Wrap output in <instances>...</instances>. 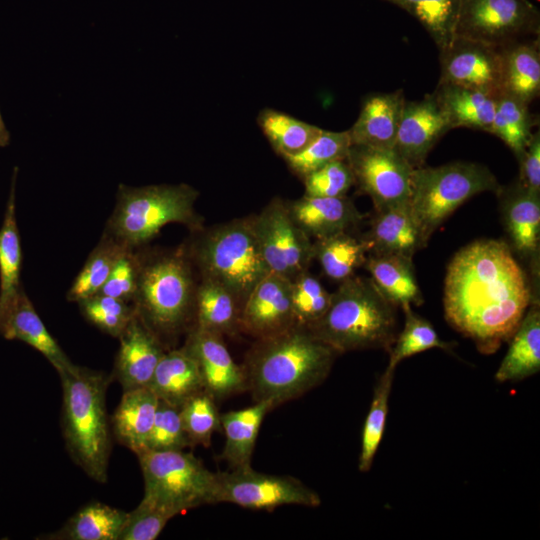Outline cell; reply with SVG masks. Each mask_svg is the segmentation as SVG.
<instances>
[{
  "instance_id": "obj_1",
  "label": "cell",
  "mask_w": 540,
  "mask_h": 540,
  "mask_svg": "<svg viewBox=\"0 0 540 540\" xmlns=\"http://www.w3.org/2000/svg\"><path fill=\"white\" fill-rule=\"evenodd\" d=\"M533 302H539V295L506 241H475L448 265L446 320L481 353L492 354L508 342Z\"/></svg>"
},
{
  "instance_id": "obj_2",
  "label": "cell",
  "mask_w": 540,
  "mask_h": 540,
  "mask_svg": "<svg viewBox=\"0 0 540 540\" xmlns=\"http://www.w3.org/2000/svg\"><path fill=\"white\" fill-rule=\"evenodd\" d=\"M338 353L308 328L294 325L257 339L242 366L247 390L255 402L273 408L298 398L328 376Z\"/></svg>"
},
{
  "instance_id": "obj_3",
  "label": "cell",
  "mask_w": 540,
  "mask_h": 540,
  "mask_svg": "<svg viewBox=\"0 0 540 540\" xmlns=\"http://www.w3.org/2000/svg\"><path fill=\"white\" fill-rule=\"evenodd\" d=\"M138 284L133 304L136 314L164 344L195 324L197 285L193 263L184 246L174 250L136 248Z\"/></svg>"
},
{
  "instance_id": "obj_4",
  "label": "cell",
  "mask_w": 540,
  "mask_h": 540,
  "mask_svg": "<svg viewBox=\"0 0 540 540\" xmlns=\"http://www.w3.org/2000/svg\"><path fill=\"white\" fill-rule=\"evenodd\" d=\"M59 377L62 430L69 455L92 480L105 483L112 448L105 401L109 377L77 365Z\"/></svg>"
},
{
  "instance_id": "obj_5",
  "label": "cell",
  "mask_w": 540,
  "mask_h": 540,
  "mask_svg": "<svg viewBox=\"0 0 540 540\" xmlns=\"http://www.w3.org/2000/svg\"><path fill=\"white\" fill-rule=\"evenodd\" d=\"M397 308L370 277L353 275L340 282L325 314L308 329L338 354L365 349L388 352L398 333Z\"/></svg>"
},
{
  "instance_id": "obj_6",
  "label": "cell",
  "mask_w": 540,
  "mask_h": 540,
  "mask_svg": "<svg viewBox=\"0 0 540 540\" xmlns=\"http://www.w3.org/2000/svg\"><path fill=\"white\" fill-rule=\"evenodd\" d=\"M198 191L187 184L130 187L120 184L116 203L103 232L121 245H147L167 224L179 223L195 232L202 218L195 211Z\"/></svg>"
},
{
  "instance_id": "obj_7",
  "label": "cell",
  "mask_w": 540,
  "mask_h": 540,
  "mask_svg": "<svg viewBox=\"0 0 540 540\" xmlns=\"http://www.w3.org/2000/svg\"><path fill=\"white\" fill-rule=\"evenodd\" d=\"M184 245L202 278L226 287L241 309L254 287L270 273L261 253L251 217L199 229Z\"/></svg>"
},
{
  "instance_id": "obj_8",
  "label": "cell",
  "mask_w": 540,
  "mask_h": 540,
  "mask_svg": "<svg viewBox=\"0 0 540 540\" xmlns=\"http://www.w3.org/2000/svg\"><path fill=\"white\" fill-rule=\"evenodd\" d=\"M501 186L485 165L457 161L418 167L411 175L410 209L425 247L433 233L464 202Z\"/></svg>"
},
{
  "instance_id": "obj_9",
  "label": "cell",
  "mask_w": 540,
  "mask_h": 540,
  "mask_svg": "<svg viewBox=\"0 0 540 540\" xmlns=\"http://www.w3.org/2000/svg\"><path fill=\"white\" fill-rule=\"evenodd\" d=\"M144 479L143 498L175 516L215 504L216 473L184 450H144L136 455Z\"/></svg>"
},
{
  "instance_id": "obj_10",
  "label": "cell",
  "mask_w": 540,
  "mask_h": 540,
  "mask_svg": "<svg viewBox=\"0 0 540 540\" xmlns=\"http://www.w3.org/2000/svg\"><path fill=\"white\" fill-rule=\"evenodd\" d=\"M221 502L273 510L283 505L318 507L321 498L295 477L258 472L250 465L216 473L215 504Z\"/></svg>"
},
{
  "instance_id": "obj_11",
  "label": "cell",
  "mask_w": 540,
  "mask_h": 540,
  "mask_svg": "<svg viewBox=\"0 0 540 540\" xmlns=\"http://www.w3.org/2000/svg\"><path fill=\"white\" fill-rule=\"evenodd\" d=\"M251 221L270 272L293 281L308 271L314 260L313 242L293 221L285 201L274 198Z\"/></svg>"
},
{
  "instance_id": "obj_12",
  "label": "cell",
  "mask_w": 540,
  "mask_h": 540,
  "mask_svg": "<svg viewBox=\"0 0 540 540\" xmlns=\"http://www.w3.org/2000/svg\"><path fill=\"white\" fill-rule=\"evenodd\" d=\"M537 16L528 0H461L455 36L503 49L536 32Z\"/></svg>"
},
{
  "instance_id": "obj_13",
  "label": "cell",
  "mask_w": 540,
  "mask_h": 540,
  "mask_svg": "<svg viewBox=\"0 0 540 540\" xmlns=\"http://www.w3.org/2000/svg\"><path fill=\"white\" fill-rule=\"evenodd\" d=\"M346 160L375 211L409 203L413 167L395 150L351 145Z\"/></svg>"
},
{
  "instance_id": "obj_14",
  "label": "cell",
  "mask_w": 540,
  "mask_h": 540,
  "mask_svg": "<svg viewBox=\"0 0 540 540\" xmlns=\"http://www.w3.org/2000/svg\"><path fill=\"white\" fill-rule=\"evenodd\" d=\"M439 82L482 90L494 95L503 91L502 49L481 41L454 36L440 50Z\"/></svg>"
},
{
  "instance_id": "obj_15",
  "label": "cell",
  "mask_w": 540,
  "mask_h": 540,
  "mask_svg": "<svg viewBox=\"0 0 540 540\" xmlns=\"http://www.w3.org/2000/svg\"><path fill=\"white\" fill-rule=\"evenodd\" d=\"M508 246L529 267V279L539 295L540 194L518 181L498 191Z\"/></svg>"
},
{
  "instance_id": "obj_16",
  "label": "cell",
  "mask_w": 540,
  "mask_h": 540,
  "mask_svg": "<svg viewBox=\"0 0 540 540\" xmlns=\"http://www.w3.org/2000/svg\"><path fill=\"white\" fill-rule=\"evenodd\" d=\"M292 281L270 272L251 291L240 313L239 328L257 339L294 326Z\"/></svg>"
},
{
  "instance_id": "obj_17",
  "label": "cell",
  "mask_w": 540,
  "mask_h": 540,
  "mask_svg": "<svg viewBox=\"0 0 540 540\" xmlns=\"http://www.w3.org/2000/svg\"><path fill=\"white\" fill-rule=\"evenodd\" d=\"M451 124L435 93L405 101L394 149L411 165L424 166L427 155Z\"/></svg>"
},
{
  "instance_id": "obj_18",
  "label": "cell",
  "mask_w": 540,
  "mask_h": 540,
  "mask_svg": "<svg viewBox=\"0 0 540 540\" xmlns=\"http://www.w3.org/2000/svg\"><path fill=\"white\" fill-rule=\"evenodd\" d=\"M183 347L198 366L204 390L215 400L247 390L243 368L234 362L221 335L193 326Z\"/></svg>"
},
{
  "instance_id": "obj_19",
  "label": "cell",
  "mask_w": 540,
  "mask_h": 540,
  "mask_svg": "<svg viewBox=\"0 0 540 540\" xmlns=\"http://www.w3.org/2000/svg\"><path fill=\"white\" fill-rule=\"evenodd\" d=\"M118 339L112 377L123 391L148 387L166 347L137 314Z\"/></svg>"
},
{
  "instance_id": "obj_20",
  "label": "cell",
  "mask_w": 540,
  "mask_h": 540,
  "mask_svg": "<svg viewBox=\"0 0 540 540\" xmlns=\"http://www.w3.org/2000/svg\"><path fill=\"white\" fill-rule=\"evenodd\" d=\"M289 214L310 238L321 239L356 227L363 214L348 197H303L286 202Z\"/></svg>"
},
{
  "instance_id": "obj_21",
  "label": "cell",
  "mask_w": 540,
  "mask_h": 540,
  "mask_svg": "<svg viewBox=\"0 0 540 540\" xmlns=\"http://www.w3.org/2000/svg\"><path fill=\"white\" fill-rule=\"evenodd\" d=\"M0 335L33 347L50 362L58 374L75 366L47 330L24 289L0 319Z\"/></svg>"
},
{
  "instance_id": "obj_22",
  "label": "cell",
  "mask_w": 540,
  "mask_h": 540,
  "mask_svg": "<svg viewBox=\"0 0 540 540\" xmlns=\"http://www.w3.org/2000/svg\"><path fill=\"white\" fill-rule=\"evenodd\" d=\"M405 97L402 90L367 97L348 130L353 145L394 149Z\"/></svg>"
},
{
  "instance_id": "obj_23",
  "label": "cell",
  "mask_w": 540,
  "mask_h": 540,
  "mask_svg": "<svg viewBox=\"0 0 540 540\" xmlns=\"http://www.w3.org/2000/svg\"><path fill=\"white\" fill-rule=\"evenodd\" d=\"M369 253H391L413 258L423 244L410 204L375 211L368 232L362 237Z\"/></svg>"
},
{
  "instance_id": "obj_24",
  "label": "cell",
  "mask_w": 540,
  "mask_h": 540,
  "mask_svg": "<svg viewBox=\"0 0 540 540\" xmlns=\"http://www.w3.org/2000/svg\"><path fill=\"white\" fill-rule=\"evenodd\" d=\"M158 401L148 387L123 391L110 418L112 435L136 455L146 450Z\"/></svg>"
},
{
  "instance_id": "obj_25",
  "label": "cell",
  "mask_w": 540,
  "mask_h": 540,
  "mask_svg": "<svg viewBox=\"0 0 540 540\" xmlns=\"http://www.w3.org/2000/svg\"><path fill=\"white\" fill-rule=\"evenodd\" d=\"M148 388L159 400L178 407L204 390L198 366L184 347L165 351Z\"/></svg>"
},
{
  "instance_id": "obj_26",
  "label": "cell",
  "mask_w": 540,
  "mask_h": 540,
  "mask_svg": "<svg viewBox=\"0 0 540 540\" xmlns=\"http://www.w3.org/2000/svg\"><path fill=\"white\" fill-rule=\"evenodd\" d=\"M365 268L380 292L396 307L424 302L411 257L391 253H370Z\"/></svg>"
},
{
  "instance_id": "obj_27",
  "label": "cell",
  "mask_w": 540,
  "mask_h": 540,
  "mask_svg": "<svg viewBox=\"0 0 540 540\" xmlns=\"http://www.w3.org/2000/svg\"><path fill=\"white\" fill-rule=\"evenodd\" d=\"M14 167L2 225L0 227V319L15 303L22 291V248L16 219V179Z\"/></svg>"
},
{
  "instance_id": "obj_28",
  "label": "cell",
  "mask_w": 540,
  "mask_h": 540,
  "mask_svg": "<svg viewBox=\"0 0 540 540\" xmlns=\"http://www.w3.org/2000/svg\"><path fill=\"white\" fill-rule=\"evenodd\" d=\"M496 374L498 382L520 381L540 370V307L533 302L512 335Z\"/></svg>"
},
{
  "instance_id": "obj_29",
  "label": "cell",
  "mask_w": 540,
  "mask_h": 540,
  "mask_svg": "<svg viewBox=\"0 0 540 540\" xmlns=\"http://www.w3.org/2000/svg\"><path fill=\"white\" fill-rule=\"evenodd\" d=\"M434 93L452 129L466 127L491 133L497 95L442 82Z\"/></svg>"
},
{
  "instance_id": "obj_30",
  "label": "cell",
  "mask_w": 540,
  "mask_h": 540,
  "mask_svg": "<svg viewBox=\"0 0 540 540\" xmlns=\"http://www.w3.org/2000/svg\"><path fill=\"white\" fill-rule=\"evenodd\" d=\"M272 408L271 403L258 401L249 407L220 414L226 438L221 458L232 469L250 466L262 421Z\"/></svg>"
},
{
  "instance_id": "obj_31",
  "label": "cell",
  "mask_w": 540,
  "mask_h": 540,
  "mask_svg": "<svg viewBox=\"0 0 540 540\" xmlns=\"http://www.w3.org/2000/svg\"><path fill=\"white\" fill-rule=\"evenodd\" d=\"M127 512L102 502L82 506L58 530L43 535L45 540H118Z\"/></svg>"
},
{
  "instance_id": "obj_32",
  "label": "cell",
  "mask_w": 540,
  "mask_h": 540,
  "mask_svg": "<svg viewBox=\"0 0 540 540\" xmlns=\"http://www.w3.org/2000/svg\"><path fill=\"white\" fill-rule=\"evenodd\" d=\"M241 307L232 293L220 283L202 278L195 296V324L218 335L231 334L239 328Z\"/></svg>"
},
{
  "instance_id": "obj_33",
  "label": "cell",
  "mask_w": 540,
  "mask_h": 540,
  "mask_svg": "<svg viewBox=\"0 0 540 540\" xmlns=\"http://www.w3.org/2000/svg\"><path fill=\"white\" fill-rule=\"evenodd\" d=\"M503 91L529 105L540 92L539 42L513 43L502 49Z\"/></svg>"
},
{
  "instance_id": "obj_34",
  "label": "cell",
  "mask_w": 540,
  "mask_h": 540,
  "mask_svg": "<svg viewBox=\"0 0 540 540\" xmlns=\"http://www.w3.org/2000/svg\"><path fill=\"white\" fill-rule=\"evenodd\" d=\"M369 253L367 242L349 232L338 233L313 242V258L330 279L342 282L355 275Z\"/></svg>"
},
{
  "instance_id": "obj_35",
  "label": "cell",
  "mask_w": 540,
  "mask_h": 540,
  "mask_svg": "<svg viewBox=\"0 0 540 540\" xmlns=\"http://www.w3.org/2000/svg\"><path fill=\"white\" fill-rule=\"evenodd\" d=\"M258 124L273 149L282 157L294 155L313 142L323 129L272 109H264Z\"/></svg>"
},
{
  "instance_id": "obj_36",
  "label": "cell",
  "mask_w": 540,
  "mask_h": 540,
  "mask_svg": "<svg viewBox=\"0 0 540 540\" xmlns=\"http://www.w3.org/2000/svg\"><path fill=\"white\" fill-rule=\"evenodd\" d=\"M124 247L103 232L99 242L72 282L66 295L67 300L77 303L98 293Z\"/></svg>"
},
{
  "instance_id": "obj_37",
  "label": "cell",
  "mask_w": 540,
  "mask_h": 540,
  "mask_svg": "<svg viewBox=\"0 0 540 540\" xmlns=\"http://www.w3.org/2000/svg\"><path fill=\"white\" fill-rule=\"evenodd\" d=\"M532 126L528 104L505 91L497 95L491 133L499 137L517 159L523 154L529 142Z\"/></svg>"
},
{
  "instance_id": "obj_38",
  "label": "cell",
  "mask_w": 540,
  "mask_h": 540,
  "mask_svg": "<svg viewBox=\"0 0 540 540\" xmlns=\"http://www.w3.org/2000/svg\"><path fill=\"white\" fill-rule=\"evenodd\" d=\"M405 315L404 327L389 349V361L387 367L395 370L397 365L412 355L424 352L432 348H440L450 351L454 343L443 341L439 338L433 325L419 316L407 304L401 307Z\"/></svg>"
},
{
  "instance_id": "obj_39",
  "label": "cell",
  "mask_w": 540,
  "mask_h": 540,
  "mask_svg": "<svg viewBox=\"0 0 540 540\" xmlns=\"http://www.w3.org/2000/svg\"><path fill=\"white\" fill-rule=\"evenodd\" d=\"M394 372L395 370L386 367L375 386L372 402L362 430L361 450L358 460V469L360 472H368L371 469L382 440L388 415Z\"/></svg>"
},
{
  "instance_id": "obj_40",
  "label": "cell",
  "mask_w": 540,
  "mask_h": 540,
  "mask_svg": "<svg viewBox=\"0 0 540 540\" xmlns=\"http://www.w3.org/2000/svg\"><path fill=\"white\" fill-rule=\"evenodd\" d=\"M461 0H395L393 3L416 17L439 50L455 36Z\"/></svg>"
},
{
  "instance_id": "obj_41",
  "label": "cell",
  "mask_w": 540,
  "mask_h": 540,
  "mask_svg": "<svg viewBox=\"0 0 540 540\" xmlns=\"http://www.w3.org/2000/svg\"><path fill=\"white\" fill-rule=\"evenodd\" d=\"M351 145L348 131L322 130L320 135L302 151L283 158L289 168L303 179L330 162L346 159Z\"/></svg>"
},
{
  "instance_id": "obj_42",
  "label": "cell",
  "mask_w": 540,
  "mask_h": 540,
  "mask_svg": "<svg viewBox=\"0 0 540 540\" xmlns=\"http://www.w3.org/2000/svg\"><path fill=\"white\" fill-rule=\"evenodd\" d=\"M77 304L89 323L114 338H119L136 314L133 302L100 293L84 298Z\"/></svg>"
},
{
  "instance_id": "obj_43",
  "label": "cell",
  "mask_w": 540,
  "mask_h": 540,
  "mask_svg": "<svg viewBox=\"0 0 540 540\" xmlns=\"http://www.w3.org/2000/svg\"><path fill=\"white\" fill-rule=\"evenodd\" d=\"M179 410L184 431L192 447H209L213 433L221 429L215 399L203 390L185 401Z\"/></svg>"
},
{
  "instance_id": "obj_44",
  "label": "cell",
  "mask_w": 540,
  "mask_h": 540,
  "mask_svg": "<svg viewBox=\"0 0 540 540\" xmlns=\"http://www.w3.org/2000/svg\"><path fill=\"white\" fill-rule=\"evenodd\" d=\"M331 300L321 282L309 271L292 281V307L296 325L310 328L327 311Z\"/></svg>"
},
{
  "instance_id": "obj_45",
  "label": "cell",
  "mask_w": 540,
  "mask_h": 540,
  "mask_svg": "<svg viewBox=\"0 0 540 540\" xmlns=\"http://www.w3.org/2000/svg\"><path fill=\"white\" fill-rule=\"evenodd\" d=\"M192 447L182 425L178 406L158 401L146 450H184Z\"/></svg>"
},
{
  "instance_id": "obj_46",
  "label": "cell",
  "mask_w": 540,
  "mask_h": 540,
  "mask_svg": "<svg viewBox=\"0 0 540 540\" xmlns=\"http://www.w3.org/2000/svg\"><path fill=\"white\" fill-rule=\"evenodd\" d=\"M305 195L312 197H341L355 184L346 159L335 160L303 178Z\"/></svg>"
},
{
  "instance_id": "obj_47",
  "label": "cell",
  "mask_w": 540,
  "mask_h": 540,
  "mask_svg": "<svg viewBox=\"0 0 540 540\" xmlns=\"http://www.w3.org/2000/svg\"><path fill=\"white\" fill-rule=\"evenodd\" d=\"M175 515L142 498L127 517L118 540H154Z\"/></svg>"
},
{
  "instance_id": "obj_48",
  "label": "cell",
  "mask_w": 540,
  "mask_h": 540,
  "mask_svg": "<svg viewBox=\"0 0 540 540\" xmlns=\"http://www.w3.org/2000/svg\"><path fill=\"white\" fill-rule=\"evenodd\" d=\"M138 275L137 250L124 247L98 293L133 302L137 290Z\"/></svg>"
},
{
  "instance_id": "obj_49",
  "label": "cell",
  "mask_w": 540,
  "mask_h": 540,
  "mask_svg": "<svg viewBox=\"0 0 540 540\" xmlns=\"http://www.w3.org/2000/svg\"><path fill=\"white\" fill-rule=\"evenodd\" d=\"M520 175L518 182L529 191L540 194V133H532L529 142L518 159Z\"/></svg>"
},
{
  "instance_id": "obj_50",
  "label": "cell",
  "mask_w": 540,
  "mask_h": 540,
  "mask_svg": "<svg viewBox=\"0 0 540 540\" xmlns=\"http://www.w3.org/2000/svg\"><path fill=\"white\" fill-rule=\"evenodd\" d=\"M10 142V133L6 128L5 122L0 112V147H6Z\"/></svg>"
},
{
  "instance_id": "obj_51",
  "label": "cell",
  "mask_w": 540,
  "mask_h": 540,
  "mask_svg": "<svg viewBox=\"0 0 540 540\" xmlns=\"http://www.w3.org/2000/svg\"><path fill=\"white\" fill-rule=\"evenodd\" d=\"M390 1L394 2L395 0H390Z\"/></svg>"
}]
</instances>
